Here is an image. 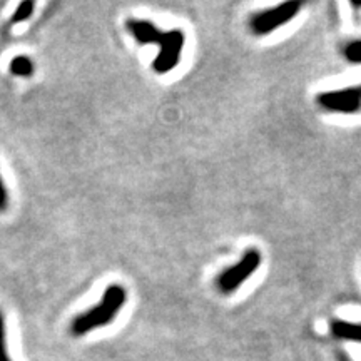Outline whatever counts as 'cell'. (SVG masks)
Listing matches in <instances>:
<instances>
[{
    "label": "cell",
    "instance_id": "cell-1",
    "mask_svg": "<svg viewBox=\"0 0 361 361\" xmlns=\"http://www.w3.org/2000/svg\"><path fill=\"white\" fill-rule=\"evenodd\" d=\"M128 301V291L121 284H111L104 291L102 300L96 306L89 308L84 313L75 316L71 323V331L74 336H84L94 329L107 326L114 322V318L124 308Z\"/></svg>",
    "mask_w": 361,
    "mask_h": 361
},
{
    "label": "cell",
    "instance_id": "cell-2",
    "mask_svg": "<svg viewBox=\"0 0 361 361\" xmlns=\"http://www.w3.org/2000/svg\"><path fill=\"white\" fill-rule=\"evenodd\" d=\"M261 266V252L255 247L247 250L243 256L241 261H238L236 264L231 266V268L224 269L223 273L218 276V290L223 293V295H231L238 290L239 286H243L245 281L250 276L258 271Z\"/></svg>",
    "mask_w": 361,
    "mask_h": 361
},
{
    "label": "cell",
    "instance_id": "cell-3",
    "mask_svg": "<svg viewBox=\"0 0 361 361\" xmlns=\"http://www.w3.org/2000/svg\"><path fill=\"white\" fill-rule=\"evenodd\" d=\"M303 4L296 2V0H290V2H283L279 6L268 8V11L259 12L255 16L250 22V27L252 34L256 35H268L279 27L291 22L300 13Z\"/></svg>",
    "mask_w": 361,
    "mask_h": 361
},
{
    "label": "cell",
    "instance_id": "cell-4",
    "mask_svg": "<svg viewBox=\"0 0 361 361\" xmlns=\"http://www.w3.org/2000/svg\"><path fill=\"white\" fill-rule=\"evenodd\" d=\"M184 44H186V35L183 30L174 29L169 32H162L161 40L157 42L159 54L152 62V69L156 74H168V72L176 69V66L180 61Z\"/></svg>",
    "mask_w": 361,
    "mask_h": 361
},
{
    "label": "cell",
    "instance_id": "cell-5",
    "mask_svg": "<svg viewBox=\"0 0 361 361\" xmlns=\"http://www.w3.org/2000/svg\"><path fill=\"white\" fill-rule=\"evenodd\" d=\"M319 106L329 112H338V114H358L361 112V85L356 87H346L338 90H328V92L319 94Z\"/></svg>",
    "mask_w": 361,
    "mask_h": 361
},
{
    "label": "cell",
    "instance_id": "cell-6",
    "mask_svg": "<svg viewBox=\"0 0 361 361\" xmlns=\"http://www.w3.org/2000/svg\"><path fill=\"white\" fill-rule=\"evenodd\" d=\"M126 29L137 40V44L141 45H157L162 35V30H159V27L152 24V22L142 19H129L126 22Z\"/></svg>",
    "mask_w": 361,
    "mask_h": 361
},
{
    "label": "cell",
    "instance_id": "cell-7",
    "mask_svg": "<svg viewBox=\"0 0 361 361\" xmlns=\"http://www.w3.org/2000/svg\"><path fill=\"white\" fill-rule=\"evenodd\" d=\"M331 335L340 338V340L361 343V324L360 323H350L345 319H333L329 324Z\"/></svg>",
    "mask_w": 361,
    "mask_h": 361
},
{
    "label": "cell",
    "instance_id": "cell-8",
    "mask_svg": "<svg viewBox=\"0 0 361 361\" xmlns=\"http://www.w3.org/2000/svg\"><path fill=\"white\" fill-rule=\"evenodd\" d=\"M8 71H11V74L17 75V78H30V75L34 74L35 66L30 57L17 56L13 57L11 64H8Z\"/></svg>",
    "mask_w": 361,
    "mask_h": 361
},
{
    "label": "cell",
    "instance_id": "cell-9",
    "mask_svg": "<svg viewBox=\"0 0 361 361\" xmlns=\"http://www.w3.org/2000/svg\"><path fill=\"white\" fill-rule=\"evenodd\" d=\"M343 56L351 64H361V39H353L343 49Z\"/></svg>",
    "mask_w": 361,
    "mask_h": 361
},
{
    "label": "cell",
    "instance_id": "cell-10",
    "mask_svg": "<svg viewBox=\"0 0 361 361\" xmlns=\"http://www.w3.org/2000/svg\"><path fill=\"white\" fill-rule=\"evenodd\" d=\"M34 7L35 4L30 2V0H25V2H22L19 7H17V11L13 12L11 22L12 24H20V22H25L27 19H30V16L34 13Z\"/></svg>",
    "mask_w": 361,
    "mask_h": 361
},
{
    "label": "cell",
    "instance_id": "cell-11",
    "mask_svg": "<svg viewBox=\"0 0 361 361\" xmlns=\"http://www.w3.org/2000/svg\"><path fill=\"white\" fill-rule=\"evenodd\" d=\"M0 361H12L7 351V331H6V318L0 311Z\"/></svg>",
    "mask_w": 361,
    "mask_h": 361
},
{
    "label": "cell",
    "instance_id": "cell-12",
    "mask_svg": "<svg viewBox=\"0 0 361 361\" xmlns=\"http://www.w3.org/2000/svg\"><path fill=\"white\" fill-rule=\"evenodd\" d=\"M8 207V191L6 183H4L2 176H0V213L7 211Z\"/></svg>",
    "mask_w": 361,
    "mask_h": 361
}]
</instances>
